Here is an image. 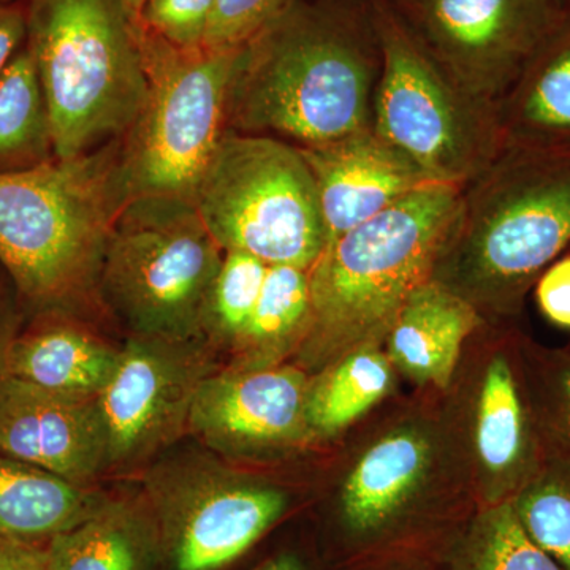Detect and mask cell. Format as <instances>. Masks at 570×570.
<instances>
[{
    "mask_svg": "<svg viewBox=\"0 0 570 570\" xmlns=\"http://www.w3.org/2000/svg\"><path fill=\"white\" fill-rule=\"evenodd\" d=\"M119 360L121 347L97 335L81 317L41 314L11 343L7 374L62 395L99 397Z\"/></svg>",
    "mask_w": 570,
    "mask_h": 570,
    "instance_id": "obj_20",
    "label": "cell"
},
{
    "mask_svg": "<svg viewBox=\"0 0 570 570\" xmlns=\"http://www.w3.org/2000/svg\"><path fill=\"white\" fill-rule=\"evenodd\" d=\"M193 204L224 253L311 269L328 245L314 176L281 138L227 130Z\"/></svg>",
    "mask_w": 570,
    "mask_h": 570,
    "instance_id": "obj_7",
    "label": "cell"
},
{
    "mask_svg": "<svg viewBox=\"0 0 570 570\" xmlns=\"http://www.w3.org/2000/svg\"><path fill=\"white\" fill-rule=\"evenodd\" d=\"M26 43L24 2L0 7V75Z\"/></svg>",
    "mask_w": 570,
    "mask_h": 570,
    "instance_id": "obj_34",
    "label": "cell"
},
{
    "mask_svg": "<svg viewBox=\"0 0 570 570\" xmlns=\"http://www.w3.org/2000/svg\"><path fill=\"white\" fill-rule=\"evenodd\" d=\"M26 48L50 110L58 159L122 140L146 96L124 0H24Z\"/></svg>",
    "mask_w": 570,
    "mask_h": 570,
    "instance_id": "obj_5",
    "label": "cell"
},
{
    "mask_svg": "<svg viewBox=\"0 0 570 570\" xmlns=\"http://www.w3.org/2000/svg\"><path fill=\"white\" fill-rule=\"evenodd\" d=\"M163 560L171 570H220L283 519L288 494L205 453L160 459L142 479Z\"/></svg>",
    "mask_w": 570,
    "mask_h": 570,
    "instance_id": "obj_10",
    "label": "cell"
},
{
    "mask_svg": "<svg viewBox=\"0 0 570 570\" xmlns=\"http://www.w3.org/2000/svg\"><path fill=\"white\" fill-rule=\"evenodd\" d=\"M461 189L428 184L326 245L311 268V321L296 366L317 374L385 343L407 296L431 277Z\"/></svg>",
    "mask_w": 570,
    "mask_h": 570,
    "instance_id": "obj_4",
    "label": "cell"
},
{
    "mask_svg": "<svg viewBox=\"0 0 570 570\" xmlns=\"http://www.w3.org/2000/svg\"><path fill=\"white\" fill-rule=\"evenodd\" d=\"M311 377L295 365L214 371L195 395L189 433L232 461L276 459L314 441Z\"/></svg>",
    "mask_w": 570,
    "mask_h": 570,
    "instance_id": "obj_14",
    "label": "cell"
},
{
    "mask_svg": "<svg viewBox=\"0 0 570 570\" xmlns=\"http://www.w3.org/2000/svg\"><path fill=\"white\" fill-rule=\"evenodd\" d=\"M558 3H560L561 7H569L570 0H557Z\"/></svg>",
    "mask_w": 570,
    "mask_h": 570,
    "instance_id": "obj_39",
    "label": "cell"
},
{
    "mask_svg": "<svg viewBox=\"0 0 570 570\" xmlns=\"http://www.w3.org/2000/svg\"><path fill=\"white\" fill-rule=\"evenodd\" d=\"M0 453L94 487L107 471L97 397L62 395L7 374L0 381Z\"/></svg>",
    "mask_w": 570,
    "mask_h": 570,
    "instance_id": "obj_16",
    "label": "cell"
},
{
    "mask_svg": "<svg viewBox=\"0 0 570 570\" xmlns=\"http://www.w3.org/2000/svg\"><path fill=\"white\" fill-rule=\"evenodd\" d=\"M382 48L373 129L433 183L464 187L502 149L497 108L442 69L390 0H371Z\"/></svg>",
    "mask_w": 570,
    "mask_h": 570,
    "instance_id": "obj_9",
    "label": "cell"
},
{
    "mask_svg": "<svg viewBox=\"0 0 570 570\" xmlns=\"http://www.w3.org/2000/svg\"><path fill=\"white\" fill-rule=\"evenodd\" d=\"M24 2V0H0V7L2 6H13V3Z\"/></svg>",
    "mask_w": 570,
    "mask_h": 570,
    "instance_id": "obj_38",
    "label": "cell"
},
{
    "mask_svg": "<svg viewBox=\"0 0 570 570\" xmlns=\"http://www.w3.org/2000/svg\"><path fill=\"white\" fill-rule=\"evenodd\" d=\"M146 75L145 102L121 140L129 198L195 187L227 132L228 89L239 50L181 48L134 21Z\"/></svg>",
    "mask_w": 570,
    "mask_h": 570,
    "instance_id": "obj_8",
    "label": "cell"
},
{
    "mask_svg": "<svg viewBox=\"0 0 570 570\" xmlns=\"http://www.w3.org/2000/svg\"><path fill=\"white\" fill-rule=\"evenodd\" d=\"M22 307L9 277L0 276V381L7 376V358L11 343L20 333Z\"/></svg>",
    "mask_w": 570,
    "mask_h": 570,
    "instance_id": "obj_33",
    "label": "cell"
},
{
    "mask_svg": "<svg viewBox=\"0 0 570 570\" xmlns=\"http://www.w3.org/2000/svg\"><path fill=\"white\" fill-rule=\"evenodd\" d=\"M502 148L570 154V6L497 107Z\"/></svg>",
    "mask_w": 570,
    "mask_h": 570,
    "instance_id": "obj_18",
    "label": "cell"
},
{
    "mask_svg": "<svg viewBox=\"0 0 570 570\" xmlns=\"http://www.w3.org/2000/svg\"><path fill=\"white\" fill-rule=\"evenodd\" d=\"M257 570H305V566L294 554H279L262 564Z\"/></svg>",
    "mask_w": 570,
    "mask_h": 570,
    "instance_id": "obj_36",
    "label": "cell"
},
{
    "mask_svg": "<svg viewBox=\"0 0 570 570\" xmlns=\"http://www.w3.org/2000/svg\"><path fill=\"white\" fill-rule=\"evenodd\" d=\"M423 570H562L524 531L512 502L482 505Z\"/></svg>",
    "mask_w": 570,
    "mask_h": 570,
    "instance_id": "obj_24",
    "label": "cell"
},
{
    "mask_svg": "<svg viewBox=\"0 0 570 570\" xmlns=\"http://www.w3.org/2000/svg\"><path fill=\"white\" fill-rule=\"evenodd\" d=\"M311 321V269L269 265L253 316L230 348L234 370L277 366L295 354Z\"/></svg>",
    "mask_w": 570,
    "mask_h": 570,
    "instance_id": "obj_23",
    "label": "cell"
},
{
    "mask_svg": "<svg viewBox=\"0 0 570 570\" xmlns=\"http://www.w3.org/2000/svg\"><path fill=\"white\" fill-rule=\"evenodd\" d=\"M269 265L246 253H224L208 302L204 333L213 348L230 351L253 316Z\"/></svg>",
    "mask_w": 570,
    "mask_h": 570,
    "instance_id": "obj_28",
    "label": "cell"
},
{
    "mask_svg": "<svg viewBox=\"0 0 570 570\" xmlns=\"http://www.w3.org/2000/svg\"><path fill=\"white\" fill-rule=\"evenodd\" d=\"M0 570H47V546L0 539Z\"/></svg>",
    "mask_w": 570,
    "mask_h": 570,
    "instance_id": "obj_35",
    "label": "cell"
},
{
    "mask_svg": "<svg viewBox=\"0 0 570 570\" xmlns=\"http://www.w3.org/2000/svg\"><path fill=\"white\" fill-rule=\"evenodd\" d=\"M56 157L50 110L24 45L0 75V175L33 170Z\"/></svg>",
    "mask_w": 570,
    "mask_h": 570,
    "instance_id": "obj_26",
    "label": "cell"
},
{
    "mask_svg": "<svg viewBox=\"0 0 570 570\" xmlns=\"http://www.w3.org/2000/svg\"><path fill=\"white\" fill-rule=\"evenodd\" d=\"M205 341L130 335L110 384L97 397L107 471H137L189 433L195 395L216 366Z\"/></svg>",
    "mask_w": 570,
    "mask_h": 570,
    "instance_id": "obj_11",
    "label": "cell"
},
{
    "mask_svg": "<svg viewBox=\"0 0 570 570\" xmlns=\"http://www.w3.org/2000/svg\"><path fill=\"white\" fill-rule=\"evenodd\" d=\"M510 502L530 538L570 570V455L549 445L534 478Z\"/></svg>",
    "mask_w": 570,
    "mask_h": 570,
    "instance_id": "obj_27",
    "label": "cell"
},
{
    "mask_svg": "<svg viewBox=\"0 0 570 570\" xmlns=\"http://www.w3.org/2000/svg\"><path fill=\"white\" fill-rule=\"evenodd\" d=\"M485 321L461 296L428 279L407 296L385 337L392 365L419 385L449 389L469 337Z\"/></svg>",
    "mask_w": 570,
    "mask_h": 570,
    "instance_id": "obj_19",
    "label": "cell"
},
{
    "mask_svg": "<svg viewBox=\"0 0 570 570\" xmlns=\"http://www.w3.org/2000/svg\"><path fill=\"white\" fill-rule=\"evenodd\" d=\"M163 562L142 494L105 497L91 515L47 543V570H156Z\"/></svg>",
    "mask_w": 570,
    "mask_h": 570,
    "instance_id": "obj_21",
    "label": "cell"
},
{
    "mask_svg": "<svg viewBox=\"0 0 570 570\" xmlns=\"http://www.w3.org/2000/svg\"><path fill=\"white\" fill-rule=\"evenodd\" d=\"M214 0H146L134 21L176 47H205Z\"/></svg>",
    "mask_w": 570,
    "mask_h": 570,
    "instance_id": "obj_31",
    "label": "cell"
},
{
    "mask_svg": "<svg viewBox=\"0 0 570 570\" xmlns=\"http://www.w3.org/2000/svg\"><path fill=\"white\" fill-rule=\"evenodd\" d=\"M146 0H124L127 11H129L130 18L135 20L140 13L141 7L145 6Z\"/></svg>",
    "mask_w": 570,
    "mask_h": 570,
    "instance_id": "obj_37",
    "label": "cell"
},
{
    "mask_svg": "<svg viewBox=\"0 0 570 570\" xmlns=\"http://www.w3.org/2000/svg\"><path fill=\"white\" fill-rule=\"evenodd\" d=\"M546 354L524 387L540 436L570 455V352Z\"/></svg>",
    "mask_w": 570,
    "mask_h": 570,
    "instance_id": "obj_29",
    "label": "cell"
},
{
    "mask_svg": "<svg viewBox=\"0 0 570 570\" xmlns=\"http://www.w3.org/2000/svg\"><path fill=\"white\" fill-rule=\"evenodd\" d=\"M291 0H214L205 47L242 50L275 21Z\"/></svg>",
    "mask_w": 570,
    "mask_h": 570,
    "instance_id": "obj_30",
    "label": "cell"
},
{
    "mask_svg": "<svg viewBox=\"0 0 570 570\" xmlns=\"http://www.w3.org/2000/svg\"><path fill=\"white\" fill-rule=\"evenodd\" d=\"M105 497L0 453V539L47 546L91 515Z\"/></svg>",
    "mask_w": 570,
    "mask_h": 570,
    "instance_id": "obj_22",
    "label": "cell"
},
{
    "mask_svg": "<svg viewBox=\"0 0 570 570\" xmlns=\"http://www.w3.org/2000/svg\"><path fill=\"white\" fill-rule=\"evenodd\" d=\"M127 200L121 140L0 175V268L21 307L81 317L100 306L108 239Z\"/></svg>",
    "mask_w": 570,
    "mask_h": 570,
    "instance_id": "obj_2",
    "label": "cell"
},
{
    "mask_svg": "<svg viewBox=\"0 0 570 570\" xmlns=\"http://www.w3.org/2000/svg\"><path fill=\"white\" fill-rule=\"evenodd\" d=\"M540 313L551 324L570 330V255L557 258L534 284Z\"/></svg>",
    "mask_w": 570,
    "mask_h": 570,
    "instance_id": "obj_32",
    "label": "cell"
},
{
    "mask_svg": "<svg viewBox=\"0 0 570 570\" xmlns=\"http://www.w3.org/2000/svg\"><path fill=\"white\" fill-rule=\"evenodd\" d=\"M469 370L456 411V448L482 505L510 501L539 471L546 445L508 347H487Z\"/></svg>",
    "mask_w": 570,
    "mask_h": 570,
    "instance_id": "obj_13",
    "label": "cell"
},
{
    "mask_svg": "<svg viewBox=\"0 0 570 570\" xmlns=\"http://www.w3.org/2000/svg\"><path fill=\"white\" fill-rule=\"evenodd\" d=\"M570 245V154L502 148L461 189L431 281L487 324L519 316L528 292Z\"/></svg>",
    "mask_w": 570,
    "mask_h": 570,
    "instance_id": "obj_3",
    "label": "cell"
},
{
    "mask_svg": "<svg viewBox=\"0 0 570 570\" xmlns=\"http://www.w3.org/2000/svg\"><path fill=\"white\" fill-rule=\"evenodd\" d=\"M444 444V430L409 420L360 453L337 494V520L355 549H376L406 534L433 493Z\"/></svg>",
    "mask_w": 570,
    "mask_h": 570,
    "instance_id": "obj_15",
    "label": "cell"
},
{
    "mask_svg": "<svg viewBox=\"0 0 570 570\" xmlns=\"http://www.w3.org/2000/svg\"><path fill=\"white\" fill-rule=\"evenodd\" d=\"M223 258L193 202L129 198L108 239L100 306L130 335L206 343V302Z\"/></svg>",
    "mask_w": 570,
    "mask_h": 570,
    "instance_id": "obj_6",
    "label": "cell"
},
{
    "mask_svg": "<svg viewBox=\"0 0 570 570\" xmlns=\"http://www.w3.org/2000/svg\"><path fill=\"white\" fill-rule=\"evenodd\" d=\"M299 151L316 181L328 243L433 184L374 129Z\"/></svg>",
    "mask_w": 570,
    "mask_h": 570,
    "instance_id": "obj_17",
    "label": "cell"
},
{
    "mask_svg": "<svg viewBox=\"0 0 570 570\" xmlns=\"http://www.w3.org/2000/svg\"><path fill=\"white\" fill-rule=\"evenodd\" d=\"M428 55L497 108L553 28L557 0H390Z\"/></svg>",
    "mask_w": 570,
    "mask_h": 570,
    "instance_id": "obj_12",
    "label": "cell"
},
{
    "mask_svg": "<svg viewBox=\"0 0 570 570\" xmlns=\"http://www.w3.org/2000/svg\"><path fill=\"white\" fill-rule=\"evenodd\" d=\"M381 70L371 0H291L238 52L227 129L298 148L373 129Z\"/></svg>",
    "mask_w": 570,
    "mask_h": 570,
    "instance_id": "obj_1",
    "label": "cell"
},
{
    "mask_svg": "<svg viewBox=\"0 0 570 570\" xmlns=\"http://www.w3.org/2000/svg\"><path fill=\"white\" fill-rule=\"evenodd\" d=\"M395 385V371L381 347L358 348L311 377L307 422L314 441L346 430L384 400Z\"/></svg>",
    "mask_w": 570,
    "mask_h": 570,
    "instance_id": "obj_25",
    "label": "cell"
}]
</instances>
